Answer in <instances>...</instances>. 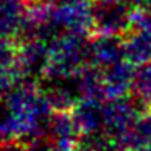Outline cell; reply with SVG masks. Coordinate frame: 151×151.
<instances>
[{
  "label": "cell",
  "instance_id": "6da1fadb",
  "mask_svg": "<svg viewBox=\"0 0 151 151\" xmlns=\"http://www.w3.org/2000/svg\"><path fill=\"white\" fill-rule=\"evenodd\" d=\"M132 93L145 109L151 111V60L135 70Z\"/></svg>",
  "mask_w": 151,
  "mask_h": 151
},
{
  "label": "cell",
  "instance_id": "7a4b0ae2",
  "mask_svg": "<svg viewBox=\"0 0 151 151\" xmlns=\"http://www.w3.org/2000/svg\"><path fill=\"white\" fill-rule=\"evenodd\" d=\"M122 55H125V49H122L119 44L111 42V41L99 42L93 50L96 67H99V68H107L117 62H122L124 60Z\"/></svg>",
  "mask_w": 151,
  "mask_h": 151
},
{
  "label": "cell",
  "instance_id": "3957f363",
  "mask_svg": "<svg viewBox=\"0 0 151 151\" xmlns=\"http://www.w3.org/2000/svg\"><path fill=\"white\" fill-rule=\"evenodd\" d=\"M125 59L132 63H146L151 60V37L138 36L125 46Z\"/></svg>",
  "mask_w": 151,
  "mask_h": 151
}]
</instances>
